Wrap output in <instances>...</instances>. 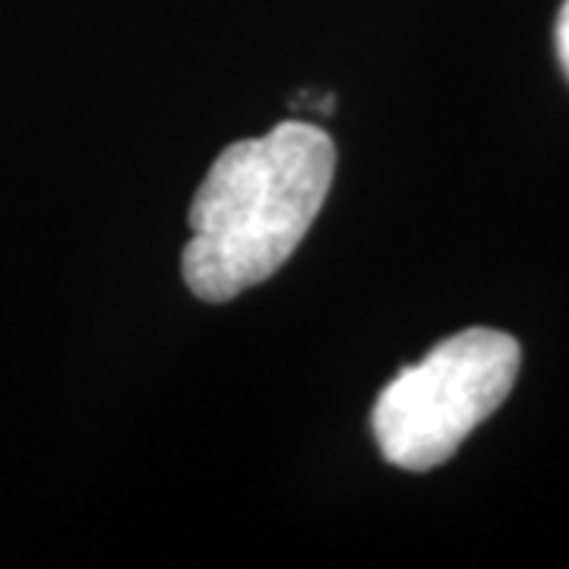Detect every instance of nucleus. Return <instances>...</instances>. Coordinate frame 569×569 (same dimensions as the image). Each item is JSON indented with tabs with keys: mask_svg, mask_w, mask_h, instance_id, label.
Returning <instances> with one entry per match:
<instances>
[{
	"mask_svg": "<svg viewBox=\"0 0 569 569\" xmlns=\"http://www.w3.org/2000/svg\"><path fill=\"white\" fill-rule=\"evenodd\" d=\"M557 54H560V63H563L569 77V0L563 3L560 20H557Z\"/></svg>",
	"mask_w": 569,
	"mask_h": 569,
	"instance_id": "obj_3",
	"label": "nucleus"
},
{
	"mask_svg": "<svg viewBox=\"0 0 569 569\" xmlns=\"http://www.w3.org/2000/svg\"><path fill=\"white\" fill-rule=\"evenodd\" d=\"M332 174L336 146L313 123L282 121L260 140L231 142L190 206L181 253L187 288L222 305L266 282L305 241Z\"/></svg>",
	"mask_w": 569,
	"mask_h": 569,
	"instance_id": "obj_1",
	"label": "nucleus"
},
{
	"mask_svg": "<svg viewBox=\"0 0 569 569\" xmlns=\"http://www.w3.org/2000/svg\"><path fill=\"white\" fill-rule=\"evenodd\" d=\"M519 342L500 329H462L399 370L380 392L370 425L383 459L406 471L443 466L468 433L503 406L519 377Z\"/></svg>",
	"mask_w": 569,
	"mask_h": 569,
	"instance_id": "obj_2",
	"label": "nucleus"
}]
</instances>
